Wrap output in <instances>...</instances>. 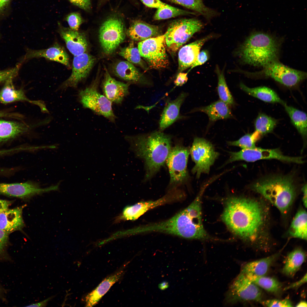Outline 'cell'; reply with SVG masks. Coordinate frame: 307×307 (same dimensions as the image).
<instances>
[{"mask_svg": "<svg viewBox=\"0 0 307 307\" xmlns=\"http://www.w3.org/2000/svg\"><path fill=\"white\" fill-rule=\"evenodd\" d=\"M95 61L94 57L86 52L74 56L71 75L58 87L57 91H65L70 88H76L87 77Z\"/></svg>", "mask_w": 307, "mask_h": 307, "instance_id": "15", "label": "cell"}, {"mask_svg": "<svg viewBox=\"0 0 307 307\" xmlns=\"http://www.w3.org/2000/svg\"><path fill=\"white\" fill-rule=\"evenodd\" d=\"M26 205L13 209L9 208L0 213V229L9 234L21 230L24 226L22 211Z\"/></svg>", "mask_w": 307, "mask_h": 307, "instance_id": "23", "label": "cell"}, {"mask_svg": "<svg viewBox=\"0 0 307 307\" xmlns=\"http://www.w3.org/2000/svg\"><path fill=\"white\" fill-rule=\"evenodd\" d=\"M280 43L271 35L261 32L253 33L240 48L242 61L254 66L263 67L278 60Z\"/></svg>", "mask_w": 307, "mask_h": 307, "instance_id": "5", "label": "cell"}, {"mask_svg": "<svg viewBox=\"0 0 307 307\" xmlns=\"http://www.w3.org/2000/svg\"><path fill=\"white\" fill-rule=\"evenodd\" d=\"M190 154L195 163L192 171L196 174L198 179L202 173H209L210 167L219 155L210 142L204 138L198 137L194 138Z\"/></svg>", "mask_w": 307, "mask_h": 307, "instance_id": "10", "label": "cell"}, {"mask_svg": "<svg viewBox=\"0 0 307 307\" xmlns=\"http://www.w3.org/2000/svg\"><path fill=\"white\" fill-rule=\"evenodd\" d=\"M293 178L289 175H274L257 181L251 186L254 191L261 195L283 214H287L296 195Z\"/></svg>", "mask_w": 307, "mask_h": 307, "instance_id": "4", "label": "cell"}, {"mask_svg": "<svg viewBox=\"0 0 307 307\" xmlns=\"http://www.w3.org/2000/svg\"><path fill=\"white\" fill-rule=\"evenodd\" d=\"M98 76L89 86L79 91L78 100L84 108L90 109L98 115L115 123L116 116L113 112L112 103L98 89Z\"/></svg>", "mask_w": 307, "mask_h": 307, "instance_id": "7", "label": "cell"}, {"mask_svg": "<svg viewBox=\"0 0 307 307\" xmlns=\"http://www.w3.org/2000/svg\"><path fill=\"white\" fill-rule=\"evenodd\" d=\"M261 134L255 131L252 134H247L238 140L228 142L229 146H238L242 149H251L256 147L255 143Z\"/></svg>", "mask_w": 307, "mask_h": 307, "instance_id": "41", "label": "cell"}, {"mask_svg": "<svg viewBox=\"0 0 307 307\" xmlns=\"http://www.w3.org/2000/svg\"><path fill=\"white\" fill-rule=\"evenodd\" d=\"M262 297V293L260 287L240 273L230 286L225 300L229 304L244 301L260 302Z\"/></svg>", "mask_w": 307, "mask_h": 307, "instance_id": "13", "label": "cell"}, {"mask_svg": "<svg viewBox=\"0 0 307 307\" xmlns=\"http://www.w3.org/2000/svg\"><path fill=\"white\" fill-rule=\"evenodd\" d=\"M240 88L249 95L265 102L279 103L282 105L285 102L273 90L262 86L249 88L242 83L240 84Z\"/></svg>", "mask_w": 307, "mask_h": 307, "instance_id": "31", "label": "cell"}, {"mask_svg": "<svg viewBox=\"0 0 307 307\" xmlns=\"http://www.w3.org/2000/svg\"><path fill=\"white\" fill-rule=\"evenodd\" d=\"M190 150L180 144L172 147L165 162L170 176L169 190L177 188L187 181Z\"/></svg>", "mask_w": 307, "mask_h": 307, "instance_id": "8", "label": "cell"}, {"mask_svg": "<svg viewBox=\"0 0 307 307\" xmlns=\"http://www.w3.org/2000/svg\"><path fill=\"white\" fill-rule=\"evenodd\" d=\"M188 73L180 72L177 75L174 81V83L176 86H181L186 83L188 80Z\"/></svg>", "mask_w": 307, "mask_h": 307, "instance_id": "48", "label": "cell"}, {"mask_svg": "<svg viewBox=\"0 0 307 307\" xmlns=\"http://www.w3.org/2000/svg\"><path fill=\"white\" fill-rule=\"evenodd\" d=\"M169 286L168 282L166 281L162 282L159 284L158 285L159 289L162 290H164L167 288Z\"/></svg>", "mask_w": 307, "mask_h": 307, "instance_id": "56", "label": "cell"}, {"mask_svg": "<svg viewBox=\"0 0 307 307\" xmlns=\"http://www.w3.org/2000/svg\"><path fill=\"white\" fill-rule=\"evenodd\" d=\"M3 117L20 118L21 117H22V116L16 114L7 113L0 111V117Z\"/></svg>", "mask_w": 307, "mask_h": 307, "instance_id": "55", "label": "cell"}, {"mask_svg": "<svg viewBox=\"0 0 307 307\" xmlns=\"http://www.w3.org/2000/svg\"><path fill=\"white\" fill-rule=\"evenodd\" d=\"M302 190L303 193L302 202L304 206L306 208L307 205V184H306L303 186Z\"/></svg>", "mask_w": 307, "mask_h": 307, "instance_id": "54", "label": "cell"}, {"mask_svg": "<svg viewBox=\"0 0 307 307\" xmlns=\"http://www.w3.org/2000/svg\"><path fill=\"white\" fill-rule=\"evenodd\" d=\"M246 277L259 287L270 293L277 294L281 291L282 285L275 278L265 275Z\"/></svg>", "mask_w": 307, "mask_h": 307, "instance_id": "36", "label": "cell"}, {"mask_svg": "<svg viewBox=\"0 0 307 307\" xmlns=\"http://www.w3.org/2000/svg\"><path fill=\"white\" fill-rule=\"evenodd\" d=\"M216 71L218 78L217 90L220 100L229 106L234 105V99L227 85L223 71H221L217 66Z\"/></svg>", "mask_w": 307, "mask_h": 307, "instance_id": "38", "label": "cell"}, {"mask_svg": "<svg viewBox=\"0 0 307 307\" xmlns=\"http://www.w3.org/2000/svg\"><path fill=\"white\" fill-rule=\"evenodd\" d=\"M196 111L205 113L211 122L229 118L232 117L229 105L221 100L216 101L206 106L196 108L191 112Z\"/></svg>", "mask_w": 307, "mask_h": 307, "instance_id": "29", "label": "cell"}, {"mask_svg": "<svg viewBox=\"0 0 307 307\" xmlns=\"http://www.w3.org/2000/svg\"><path fill=\"white\" fill-rule=\"evenodd\" d=\"M264 207L252 198H230L225 203L221 218L234 234L259 250L267 252L270 249L269 244L261 237L266 219Z\"/></svg>", "mask_w": 307, "mask_h": 307, "instance_id": "1", "label": "cell"}, {"mask_svg": "<svg viewBox=\"0 0 307 307\" xmlns=\"http://www.w3.org/2000/svg\"><path fill=\"white\" fill-rule=\"evenodd\" d=\"M102 87L103 94L112 103L120 104L129 94V83H125L112 77L105 68Z\"/></svg>", "mask_w": 307, "mask_h": 307, "instance_id": "17", "label": "cell"}, {"mask_svg": "<svg viewBox=\"0 0 307 307\" xmlns=\"http://www.w3.org/2000/svg\"><path fill=\"white\" fill-rule=\"evenodd\" d=\"M306 258L305 252L297 248L289 253L286 258L282 272L285 275L293 277L300 269Z\"/></svg>", "mask_w": 307, "mask_h": 307, "instance_id": "32", "label": "cell"}, {"mask_svg": "<svg viewBox=\"0 0 307 307\" xmlns=\"http://www.w3.org/2000/svg\"><path fill=\"white\" fill-rule=\"evenodd\" d=\"M10 152V150H3L0 151V155L4 154L7 153H9Z\"/></svg>", "mask_w": 307, "mask_h": 307, "instance_id": "58", "label": "cell"}, {"mask_svg": "<svg viewBox=\"0 0 307 307\" xmlns=\"http://www.w3.org/2000/svg\"><path fill=\"white\" fill-rule=\"evenodd\" d=\"M280 252L267 257L248 262L242 267L240 273L246 276H265Z\"/></svg>", "mask_w": 307, "mask_h": 307, "instance_id": "28", "label": "cell"}, {"mask_svg": "<svg viewBox=\"0 0 307 307\" xmlns=\"http://www.w3.org/2000/svg\"><path fill=\"white\" fill-rule=\"evenodd\" d=\"M196 12L209 20L218 16L216 11L206 6L203 0H168Z\"/></svg>", "mask_w": 307, "mask_h": 307, "instance_id": "34", "label": "cell"}, {"mask_svg": "<svg viewBox=\"0 0 307 307\" xmlns=\"http://www.w3.org/2000/svg\"><path fill=\"white\" fill-rule=\"evenodd\" d=\"M188 94L182 92L175 99H167L159 122V130L163 131L176 121L186 117L181 115L180 109Z\"/></svg>", "mask_w": 307, "mask_h": 307, "instance_id": "18", "label": "cell"}, {"mask_svg": "<svg viewBox=\"0 0 307 307\" xmlns=\"http://www.w3.org/2000/svg\"><path fill=\"white\" fill-rule=\"evenodd\" d=\"M124 272L122 268L105 278L87 295L85 298L86 306L91 307L96 305L111 287L120 279Z\"/></svg>", "mask_w": 307, "mask_h": 307, "instance_id": "27", "label": "cell"}, {"mask_svg": "<svg viewBox=\"0 0 307 307\" xmlns=\"http://www.w3.org/2000/svg\"><path fill=\"white\" fill-rule=\"evenodd\" d=\"M11 1V0H0V14L4 12Z\"/></svg>", "mask_w": 307, "mask_h": 307, "instance_id": "52", "label": "cell"}, {"mask_svg": "<svg viewBox=\"0 0 307 307\" xmlns=\"http://www.w3.org/2000/svg\"><path fill=\"white\" fill-rule=\"evenodd\" d=\"M196 14L195 12L182 9L168 5L166 7L157 9L153 18L155 20H159L181 15H195Z\"/></svg>", "mask_w": 307, "mask_h": 307, "instance_id": "37", "label": "cell"}, {"mask_svg": "<svg viewBox=\"0 0 307 307\" xmlns=\"http://www.w3.org/2000/svg\"><path fill=\"white\" fill-rule=\"evenodd\" d=\"M213 37L208 35L182 47L178 53V70L182 72L191 67L204 44Z\"/></svg>", "mask_w": 307, "mask_h": 307, "instance_id": "21", "label": "cell"}, {"mask_svg": "<svg viewBox=\"0 0 307 307\" xmlns=\"http://www.w3.org/2000/svg\"><path fill=\"white\" fill-rule=\"evenodd\" d=\"M172 138L159 130L125 137L136 156L144 161L146 180L152 177L165 163L172 147Z\"/></svg>", "mask_w": 307, "mask_h": 307, "instance_id": "3", "label": "cell"}, {"mask_svg": "<svg viewBox=\"0 0 307 307\" xmlns=\"http://www.w3.org/2000/svg\"><path fill=\"white\" fill-rule=\"evenodd\" d=\"M171 201V196L166 194L156 200L141 202L126 207L123 210V216L127 220H135L148 211Z\"/></svg>", "mask_w": 307, "mask_h": 307, "instance_id": "24", "label": "cell"}, {"mask_svg": "<svg viewBox=\"0 0 307 307\" xmlns=\"http://www.w3.org/2000/svg\"><path fill=\"white\" fill-rule=\"evenodd\" d=\"M55 296H51L50 297L48 298L47 299L43 300L41 302L32 304L29 306H27L28 307H45L46 306L47 304V302L50 300H51L52 298H54Z\"/></svg>", "mask_w": 307, "mask_h": 307, "instance_id": "53", "label": "cell"}, {"mask_svg": "<svg viewBox=\"0 0 307 307\" xmlns=\"http://www.w3.org/2000/svg\"><path fill=\"white\" fill-rule=\"evenodd\" d=\"M126 34L132 39L143 41L161 35V31L157 26L137 20L133 22L126 31Z\"/></svg>", "mask_w": 307, "mask_h": 307, "instance_id": "26", "label": "cell"}, {"mask_svg": "<svg viewBox=\"0 0 307 307\" xmlns=\"http://www.w3.org/2000/svg\"><path fill=\"white\" fill-rule=\"evenodd\" d=\"M282 105L288 114L291 122L304 138L307 134V115L304 112L289 106L285 102Z\"/></svg>", "mask_w": 307, "mask_h": 307, "instance_id": "35", "label": "cell"}, {"mask_svg": "<svg viewBox=\"0 0 307 307\" xmlns=\"http://www.w3.org/2000/svg\"><path fill=\"white\" fill-rule=\"evenodd\" d=\"M307 306V302L305 301H301L298 303L296 306V307H306Z\"/></svg>", "mask_w": 307, "mask_h": 307, "instance_id": "57", "label": "cell"}, {"mask_svg": "<svg viewBox=\"0 0 307 307\" xmlns=\"http://www.w3.org/2000/svg\"><path fill=\"white\" fill-rule=\"evenodd\" d=\"M146 6L152 8L158 9L167 7L168 5L160 0H140Z\"/></svg>", "mask_w": 307, "mask_h": 307, "instance_id": "46", "label": "cell"}, {"mask_svg": "<svg viewBox=\"0 0 307 307\" xmlns=\"http://www.w3.org/2000/svg\"><path fill=\"white\" fill-rule=\"evenodd\" d=\"M277 121L274 119L264 114H260L254 122L256 131L261 135L271 132L275 128Z\"/></svg>", "mask_w": 307, "mask_h": 307, "instance_id": "39", "label": "cell"}, {"mask_svg": "<svg viewBox=\"0 0 307 307\" xmlns=\"http://www.w3.org/2000/svg\"><path fill=\"white\" fill-rule=\"evenodd\" d=\"M289 233L293 238L307 240V214L305 210L300 209L296 213L289 227Z\"/></svg>", "mask_w": 307, "mask_h": 307, "instance_id": "33", "label": "cell"}, {"mask_svg": "<svg viewBox=\"0 0 307 307\" xmlns=\"http://www.w3.org/2000/svg\"><path fill=\"white\" fill-rule=\"evenodd\" d=\"M65 20L67 22L69 28L75 30H78L84 20L80 13L72 12L67 14L65 18Z\"/></svg>", "mask_w": 307, "mask_h": 307, "instance_id": "42", "label": "cell"}, {"mask_svg": "<svg viewBox=\"0 0 307 307\" xmlns=\"http://www.w3.org/2000/svg\"><path fill=\"white\" fill-rule=\"evenodd\" d=\"M44 57L55 61L70 67L69 56L64 49L56 44L48 48L39 50L28 49L25 55L22 57L21 62L33 58Z\"/></svg>", "mask_w": 307, "mask_h": 307, "instance_id": "22", "label": "cell"}, {"mask_svg": "<svg viewBox=\"0 0 307 307\" xmlns=\"http://www.w3.org/2000/svg\"><path fill=\"white\" fill-rule=\"evenodd\" d=\"M12 79H9L5 82L4 86L0 91V102L7 103L17 101H27L38 106L42 113H49L43 101L30 100L26 96L22 89H16L13 86Z\"/></svg>", "mask_w": 307, "mask_h": 307, "instance_id": "20", "label": "cell"}, {"mask_svg": "<svg viewBox=\"0 0 307 307\" xmlns=\"http://www.w3.org/2000/svg\"><path fill=\"white\" fill-rule=\"evenodd\" d=\"M263 67L262 70L252 73V75L258 77H270L287 87L295 86L307 77L306 73L290 68L278 60Z\"/></svg>", "mask_w": 307, "mask_h": 307, "instance_id": "12", "label": "cell"}, {"mask_svg": "<svg viewBox=\"0 0 307 307\" xmlns=\"http://www.w3.org/2000/svg\"><path fill=\"white\" fill-rule=\"evenodd\" d=\"M113 70L117 76L130 84L142 82L140 73L133 64L127 61L117 62L114 66Z\"/></svg>", "mask_w": 307, "mask_h": 307, "instance_id": "30", "label": "cell"}, {"mask_svg": "<svg viewBox=\"0 0 307 307\" xmlns=\"http://www.w3.org/2000/svg\"><path fill=\"white\" fill-rule=\"evenodd\" d=\"M59 183L48 187L42 188L37 182L8 184L0 183V194L22 198H30L34 196L52 191L57 190Z\"/></svg>", "mask_w": 307, "mask_h": 307, "instance_id": "16", "label": "cell"}, {"mask_svg": "<svg viewBox=\"0 0 307 307\" xmlns=\"http://www.w3.org/2000/svg\"><path fill=\"white\" fill-rule=\"evenodd\" d=\"M260 302L264 306L266 307H293V305L290 300L288 299L283 300L272 299L262 300Z\"/></svg>", "mask_w": 307, "mask_h": 307, "instance_id": "43", "label": "cell"}, {"mask_svg": "<svg viewBox=\"0 0 307 307\" xmlns=\"http://www.w3.org/2000/svg\"><path fill=\"white\" fill-rule=\"evenodd\" d=\"M20 67V64H18L13 68L0 71V83L5 82L9 79H13L16 76Z\"/></svg>", "mask_w": 307, "mask_h": 307, "instance_id": "44", "label": "cell"}, {"mask_svg": "<svg viewBox=\"0 0 307 307\" xmlns=\"http://www.w3.org/2000/svg\"><path fill=\"white\" fill-rule=\"evenodd\" d=\"M203 27V23L196 18H182L172 21L164 34L165 44L169 51L172 54L175 53Z\"/></svg>", "mask_w": 307, "mask_h": 307, "instance_id": "6", "label": "cell"}, {"mask_svg": "<svg viewBox=\"0 0 307 307\" xmlns=\"http://www.w3.org/2000/svg\"><path fill=\"white\" fill-rule=\"evenodd\" d=\"M45 125L41 120L31 126L24 123L0 120V142L7 141L28 131L31 128Z\"/></svg>", "mask_w": 307, "mask_h": 307, "instance_id": "25", "label": "cell"}, {"mask_svg": "<svg viewBox=\"0 0 307 307\" xmlns=\"http://www.w3.org/2000/svg\"><path fill=\"white\" fill-rule=\"evenodd\" d=\"M12 203L11 201L0 199V213L8 209Z\"/></svg>", "mask_w": 307, "mask_h": 307, "instance_id": "51", "label": "cell"}, {"mask_svg": "<svg viewBox=\"0 0 307 307\" xmlns=\"http://www.w3.org/2000/svg\"><path fill=\"white\" fill-rule=\"evenodd\" d=\"M230 157L227 163L239 160L254 162L260 159H276L289 163L301 164L304 162L301 157H290L284 155L278 149H264L255 147L242 149L241 150L230 153Z\"/></svg>", "mask_w": 307, "mask_h": 307, "instance_id": "14", "label": "cell"}, {"mask_svg": "<svg viewBox=\"0 0 307 307\" xmlns=\"http://www.w3.org/2000/svg\"><path fill=\"white\" fill-rule=\"evenodd\" d=\"M119 54L130 63L137 65L144 69H148L146 65L141 58L138 48L133 47L132 44L122 48Z\"/></svg>", "mask_w": 307, "mask_h": 307, "instance_id": "40", "label": "cell"}, {"mask_svg": "<svg viewBox=\"0 0 307 307\" xmlns=\"http://www.w3.org/2000/svg\"><path fill=\"white\" fill-rule=\"evenodd\" d=\"M202 198L197 196L188 207L170 218L139 228L140 233L159 232L188 239H213L202 222Z\"/></svg>", "mask_w": 307, "mask_h": 307, "instance_id": "2", "label": "cell"}, {"mask_svg": "<svg viewBox=\"0 0 307 307\" xmlns=\"http://www.w3.org/2000/svg\"><path fill=\"white\" fill-rule=\"evenodd\" d=\"M73 5L86 11H89L91 5L90 0H68Z\"/></svg>", "mask_w": 307, "mask_h": 307, "instance_id": "47", "label": "cell"}, {"mask_svg": "<svg viewBox=\"0 0 307 307\" xmlns=\"http://www.w3.org/2000/svg\"><path fill=\"white\" fill-rule=\"evenodd\" d=\"M209 58V53L207 50H204L200 51L190 70L204 64L208 60Z\"/></svg>", "mask_w": 307, "mask_h": 307, "instance_id": "45", "label": "cell"}, {"mask_svg": "<svg viewBox=\"0 0 307 307\" xmlns=\"http://www.w3.org/2000/svg\"><path fill=\"white\" fill-rule=\"evenodd\" d=\"M138 48L141 56L150 68L159 69L168 66L164 34L140 42Z\"/></svg>", "mask_w": 307, "mask_h": 307, "instance_id": "11", "label": "cell"}, {"mask_svg": "<svg viewBox=\"0 0 307 307\" xmlns=\"http://www.w3.org/2000/svg\"><path fill=\"white\" fill-rule=\"evenodd\" d=\"M126 33L122 20L117 16L109 17L102 24L99 37L104 53H113L125 40Z\"/></svg>", "mask_w": 307, "mask_h": 307, "instance_id": "9", "label": "cell"}, {"mask_svg": "<svg viewBox=\"0 0 307 307\" xmlns=\"http://www.w3.org/2000/svg\"><path fill=\"white\" fill-rule=\"evenodd\" d=\"M9 234L0 229V254L4 250L8 240Z\"/></svg>", "mask_w": 307, "mask_h": 307, "instance_id": "49", "label": "cell"}, {"mask_svg": "<svg viewBox=\"0 0 307 307\" xmlns=\"http://www.w3.org/2000/svg\"><path fill=\"white\" fill-rule=\"evenodd\" d=\"M306 281L307 273H306L300 280L286 287L284 290L286 291L290 289H296L306 283Z\"/></svg>", "mask_w": 307, "mask_h": 307, "instance_id": "50", "label": "cell"}, {"mask_svg": "<svg viewBox=\"0 0 307 307\" xmlns=\"http://www.w3.org/2000/svg\"><path fill=\"white\" fill-rule=\"evenodd\" d=\"M58 32L69 51L74 56L86 53L88 48L86 37L82 33L65 27L59 23Z\"/></svg>", "mask_w": 307, "mask_h": 307, "instance_id": "19", "label": "cell"}]
</instances>
